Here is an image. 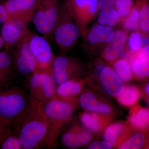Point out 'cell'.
<instances>
[{"instance_id": "cell-1", "label": "cell", "mask_w": 149, "mask_h": 149, "mask_svg": "<svg viewBox=\"0 0 149 149\" xmlns=\"http://www.w3.org/2000/svg\"><path fill=\"white\" fill-rule=\"evenodd\" d=\"M13 125L22 149H36L44 143L48 125L41 102L30 98L27 109Z\"/></svg>"}, {"instance_id": "cell-2", "label": "cell", "mask_w": 149, "mask_h": 149, "mask_svg": "<svg viewBox=\"0 0 149 149\" xmlns=\"http://www.w3.org/2000/svg\"><path fill=\"white\" fill-rule=\"evenodd\" d=\"M48 121V130L44 144L46 148H53L57 143L62 129L71 120L79 106L77 98L68 100L56 95L41 102Z\"/></svg>"}, {"instance_id": "cell-3", "label": "cell", "mask_w": 149, "mask_h": 149, "mask_svg": "<svg viewBox=\"0 0 149 149\" xmlns=\"http://www.w3.org/2000/svg\"><path fill=\"white\" fill-rule=\"evenodd\" d=\"M88 84L91 88L116 98L122 93L125 83L120 79L112 66L101 59H96L88 67Z\"/></svg>"}, {"instance_id": "cell-4", "label": "cell", "mask_w": 149, "mask_h": 149, "mask_svg": "<svg viewBox=\"0 0 149 149\" xmlns=\"http://www.w3.org/2000/svg\"><path fill=\"white\" fill-rule=\"evenodd\" d=\"M29 95L21 88L9 86L0 88V118L13 124L27 109Z\"/></svg>"}, {"instance_id": "cell-5", "label": "cell", "mask_w": 149, "mask_h": 149, "mask_svg": "<svg viewBox=\"0 0 149 149\" xmlns=\"http://www.w3.org/2000/svg\"><path fill=\"white\" fill-rule=\"evenodd\" d=\"M53 34L60 54H65L71 50L80 37V29L65 5L60 6Z\"/></svg>"}, {"instance_id": "cell-6", "label": "cell", "mask_w": 149, "mask_h": 149, "mask_svg": "<svg viewBox=\"0 0 149 149\" xmlns=\"http://www.w3.org/2000/svg\"><path fill=\"white\" fill-rule=\"evenodd\" d=\"M60 6L58 0H40L32 21L39 33L47 39L52 34Z\"/></svg>"}, {"instance_id": "cell-7", "label": "cell", "mask_w": 149, "mask_h": 149, "mask_svg": "<svg viewBox=\"0 0 149 149\" xmlns=\"http://www.w3.org/2000/svg\"><path fill=\"white\" fill-rule=\"evenodd\" d=\"M52 72L57 86L71 78L86 76L87 66L79 59L60 54L54 59Z\"/></svg>"}, {"instance_id": "cell-8", "label": "cell", "mask_w": 149, "mask_h": 149, "mask_svg": "<svg viewBox=\"0 0 149 149\" xmlns=\"http://www.w3.org/2000/svg\"><path fill=\"white\" fill-rule=\"evenodd\" d=\"M29 77L28 88L31 99L42 102L56 95L57 85L51 71L36 69Z\"/></svg>"}, {"instance_id": "cell-9", "label": "cell", "mask_w": 149, "mask_h": 149, "mask_svg": "<svg viewBox=\"0 0 149 149\" xmlns=\"http://www.w3.org/2000/svg\"><path fill=\"white\" fill-rule=\"evenodd\" d=\"M114 32L113 27L107 25L98 24L88 27L80 36L82 47L89 54L93 55L99 53L100 55L113 37Z\"/></svg>"}, {"instance_id": "cell-10", "label": "cell", "mask_w": 149, "mask_h": 149, "mask_svg": "<svg viewBox=\"0 0 149 149\" xmlns=\"http://www.w3.org/2000/svg\"><path fill=\"white\" fill-rule=\"evenodd\" d=\"M99 0H65V5L81 34L99 13Z\"/></svg>"}, {"instance_id": "cell-11", "label": "cell", "mask_w": 149, "mask_h": 149, "mask_svg": "<svg viewBox=\"0 0 149 149\" xmlns=\"http://www.w3.org/2000/svg\"><path fill=\"white\" fill-rule=\"evenodd\" d=\"M31 34L30 32L15 46L11 55L13 69L24 76H30L37 68V62L29 45Z\"/></svg>"}, {"instance_id": "cell-12", "label": "cell", "mask_w": 149, "mask_h": 149, "mask_svg": "<svg viewBox=\"0 0 149 149\" xmlns=\"http://www.w3.org/2000/svg\"><path fill=\"white\" fill-rule=\"evenodd\" d=\"M78 105L84 110L95 112L116 116V107L108 99L91 88H85L77 98Z\"/></svg>"}, {"instance_id": "cell-13", "label": "cell", "mask_w": 149, "mask_h": 149, "mask_svg": "<svg viewBox=\"0 0 149 149\" xmlns=\"http://www.w3.org/2000/svg\"><path fill=\"white\" fill-rule=\"evenodd\" d=\"M29 45L37 62L36 69L52 72L56 56L46 38L32 33L29 38Z\"/></svg>"}, {"instance_id": "cell-14", "label": "cell", "mask_w": 149, "mask_h": 149, "mask_svg": "<svg viewBox=\"0 0 149 149\" xmlns=\"http://www.w3.org/2000/svg\"><path fill=\"white\" fill-rule=\"evenodd\" d=\"M40 0H11L3 3L8 13V19L22 22L26 24L32 21Z\"/></svg>"}, {"instance_id": "cell-15", "label": "cell", "mask_w": 149, "mask_h": 149, "mask_svg": "<svg viewBox=\"0 0 149 149\" xmlns=\"http://www.w3.org/2000/svg\"><path fill=\"white\" fill-rule=\"evenodd\" d=\"M94 134L86 129L80 123L74 122L62 135L63 146L70 148L84 146L91 143Z\"/></svg>"}, {"instance_id": "cell-16", "label": "cell", "mask_w": 149, "mask_h": 149, "mask_svg": "<svg viewBox=\"0 0 149 149\" xmlns=\"http://www.w3.org/2000/svg\"><path fill=\"white\" fill-rule=\"evenodd\" d=\"M30 32L25 23L13 19H7L2 24L1 35L5 49L10 50Z\"/></svg>"}, {"instance_id": "cell-17", "label": "cell", "mask_w": 149, "mask_h": 149, "mask_svg": "<svg viewBox=\"0 0 149 149\" xmlns=\"http://www.w3.org/2000/svg\"><path fill=\"white\" fill-rule=\"evenodd\" d=\"M115 117L113 115L84 110L79 115V120L82 125L91 133L100 135L113 122Z\"/></svg>"}, {"instance_id": "cell-18", "label": "cell", "mask_w": 149, "mask_h": 149, "mask_svg": "<svg viewBox=\"0 0 149 149\" xmlns=\"http://www.w3.org/2000/svg\"><path fill=\"white\" fill-rule=\"evenodd\" d=\"M128 33L124 29L115 30L113 37L100 54L102 59L111 64L119 58L127 45Z\"/></svg>"}, {"instance_id": "cell-19", "label": "cell", "mask_w": 149, "mask_h": 149, "mask_svg": "<svg viewBox=\"0 0 149 149\" xmlns=\"http://www.w3.org/2000/svg\"><path fill=\"white\" fill-rule=\"evenodd\" d=\"M135 130L128 121H117L111 123L102 134L104 140L117 148Z\"/></svg>"}, {"instance_id": "cell-20", "label": "cell", "mask_w": 149, "mask_h": 149, "mask_svg": "<svg viewBox=\"0 0 149 149\" xmlns=\"http://www.w3.org/2000/svg\"><path fill=\"white\" fill-rule=\"evenodd\" d=\"M88 76L74 77L64 81L57 86L56 95L62 98H77L88 84Z\"/></svg>"}, {"instance_id": "cell-21", "label": "cell", "mask_w": 149, "mask_h": 149, "mask_svg": "<svg viewBox=\"0 0 149 149\" xmlns=\"http://www.w3.org/2000/svg\"><path fill=\"white\" fill-rule=\"evenodd\" d=\"M127 121L135 130L147 132L149 128V107L137 104L130 109Z\"/></svg>"}, {"instance_id": "cell-22", "label": "cell", "mask_w": 149, "mask_h": 149, "mask_svg": "<svg viewBox=\"0 0 149 149\" xmlns=\"http://www.w3.org/2000/svg\"><path fill=\"white\" fill-rule=\"evenodd\" d=\"M142 97V90L139 86L128 84L125 85L122 93L116 99L120 105L130 109L138 104Z\"/></svg>"}, {"instance_id": "cell-23", "label": "cell", "mask_w": 149, "mask_h": 149, "mask_svg": "<svg viewBox=\"0 0 149 149\" xmlns=\"http://www.w3.org/2000/svg\"><path fill=\"white\" fill-rule=\"evenodd\" d=\"M10 51H0V88L9 86L12 80L13 67Z\"/></svg>"}, {"instance_id": "cell-24", "label": "cell", "mask_w": 149, "mask_h": 149, "mask_svg": "<svg viewBox=\"0 0 149 149\" xmlns=\"http://www.w3.org/2000/svg\"><path fill=\"white\" fill-rule=\"evenodd\" d=\"M133 72V80L145 81L149 80V63L141 61L136 55L132 53L128 57Z\"/></svg>"}, {"instance_id": "cell-25", "label": "cell", "mask_w": 149, "mask_h": 149, "mask_svg": "<svg viewBox=\"0 0 149 149\" xmlns=\"http://www.w3.org/2000/svg\"><path fill=\"white\" fill-rule=\"evenodd\" d=\"M147 141V132L136 130L116 149H145Z\"/></svg>"}, {"instance_id": "cell-26", "label": "cell", "mask_w": 149, "mask_h": 149, "mask_svg": "<svg viewBox=\"0 0 149 149\" xmlns=\"http://www.w3.org/2000/svg\"><path fill=\"white\" fill-rule=\"evenodd\" d=\"M111 64L118 76L124 83H128L133 80L131 65L128 58H119Z\"/></svg>"}, {"instance_id": "cell-27", "label": "cell", "mask_w": 149, "mask_h": 149, "mask_svg": "<svg viewBox=\"0 0 149 149\" xmlns=\"http://www.w3.org/2000/svg\"><path fill=\"white\" fill-rule=\"evenodd\" d=\"M121 22L123 29L128 32L140 30L139 10L135 3L130 13Z\"/></svg>"}, {"instance_id": "cell-28", "label": "cell", "mask_w": 149, "mask_h": 149, "mask_svg": "<svg viewBox=\"0 0 149 149\" xmlns=\"http://www.w3.org/2000/svg\"><path fill=\"white\" fill-rule=\"evenodd\" d=\"M143 47L141 32L133 31L128 36L126 47L132 53L137 52Z\"/></svg>"}, {"instance_id": "cell-29", "label": "cell", "mask_w": 149, "mask_h": 149, "mask_svg": "<svg viewBox=\"0 0 149 149\" xmlns=\"http://www.w3.org/2000/svg\"><path fill=\"white\" fill-rule=\"evenodd\" d=\"M135 3L133 0H114V8L120 17V22L130 13Z\"/></svg>"}, {"instance_id": "cell-30", "label": "cell", "mask_w": 149, "mask_h": 149, "mask_svg": "<svg viewBox=\"0 0 149 149\" xmlns=\"http://www.w3.org/2000/svg\"><path fill=\"white\" fill-rule=\"evenodd\" d=\"M1 149H23L20 140L17 134L13 132L6 137L1 144Z\"/></svg>"}, {"instance_id": "cell-31", "label": "cell", "mask_w": 149, "mask_h": 149, "mask_svg": "<svg viewBox=\"0 0 149 149\" xmlns=\"http://www.w3.org/2000/svg\"><path fill=\"white\" fill-rule=\"evenodd\" d=\"M12 125L10 123L0 118V146L6 137L12 133Z\"/></svg>"}, {"instance_id": "cell-32", "label": "cell", "mask_w": 149, "mask_h": 149, "mask_svg": "<svg viewBox=\"0 0 149 149\" xmlns=\"http://www.w3.org/2000/svg\"><path fill=\"white\" fill-rule=\"evenodd\" d=\"M87 148L89 149H110L113 148L111 144L107 141H95L88 145Z\"/></svg>"}, {"instance_id": "cell-33", "label": "cell", "mask_w": 149, "mask_h": 149, "mask_svg": "<svg viewBox=\"0 0 149 149\" xmlns=\"http://www.w3.org/2000/svg\"><path fill=\"white\" fill-rule=\"evenodd\" d=\"M120 22V17L117 10L113 8L109 10V17L107 26L113 27Z\"/></svg>"}, {"instance_id": "cell-34", "label": "cell", "mask_w": 149, "mask_h": 149, "mask_svg": "<svg viewBox=\"0 0 149 149\" xmlns=\"http://www.w3.org/2000/svg\"><path fill=\"white\" fill-rule=\"evenodd\" d=\"M136 55L141 61L149 63V45L142 47L136 52Z\"/></svg>"}, {"instance_id": "cell-35", "label": "cell", "mask_w": 149, "mask_h": 149, "mask_svg": "<svg viewBox=\"0 0 149 149\" xmlns=\"http://www.w3.org/2000/svg\"><path fill=\"white\" fill-rule=\"evenodd\" d=\"M97 16L99 24L107 25L109 17V10H100Z\"/></svg>"}, {"instance_id": "cell-36", "label": "cell", "mask_w": 149, "mask_h": 149, "mask_svg": "<svg viewBox=\"0 0 149 149\" xmlns=\"http://www.w3.org/2000/svg\"><path fill=\"white\" fill-rule=\"evenodd\" d=\"M98 8L100 10H110L114 8V0H99Z\"/></svg>"}, {"instance_id": "cell-37", "label": "cell", "mask_w": 149, "mask_h": 149, "mask_svg": "<svg viewBox=\"0 0 149 149\" xmlns=\"http://www.w3.org/2000/svg\"><path fill=\"white\" fill-rule=\"evenodd\" d=\"M8 13L3 4L0 3V24H2L8 18Z\"/></svg>"}, {"instance_id": "cell-38", "label": "cell", "mask_w": 149, "mask_h": 149, "mask_svg": "<svg viewBox=\"0 0 149 149\" xmlns=\"http://www.w3.org/2000/svg\"><path fill=\"white\" fill-rule=\"evenodd\" d=\"M139 27L141 32L149 34V18L140 20Z\"/></svg>"}, {"instance_id": "cell-39", "label": "cell", "mask_w": 149, "mask_h": 149, "mask_svg": "<svg viewBox=\"0 0 149 149\" xmlns=\"http://www.w3.org/2000/svg\"><path fill=\"white\" fill-rule=\"evenodd\" d=\"M143 47L149 45V34L141 32Z\"/></svg>"}, {"instance_id": "cell-40", "label": "cell", "mask_w": 149, "mask_h": 149, "mask_svg": "<svg viewBox=\"0 0 149 149\" xmlns=\"http://www.w3.org/2000/svg\"><path fill=\"white\" fill-rule=\"evenodd\" d=\"M141 90H142V96H149V82L145 83L143 88L141 89Z\"/></svg>"}, {"instance_id": "cell-41", "label": "cell", "mask_w": 149, "mask_h": 149, "mask_svg": "<svg viewBox=\"0 0 149 149\" xmlns=\"http://www.w3.org/2000/svg\"><path fill=\"white\" fill-rule=\"evenodd\" d=\"M147 143L146 147H145V149H149V128L147 132Z\"/></svg>"}, {"instance_id": "cell-42", "label": "cell", "mask_w": 149, "mask_h": 149, "mask_svg": "<svg viewBox=\"0 0 149 149\" xmlns=\"http://www.w3.org/2000/svg\"><path fill=\"white\" fill-rule=\"evenodd\" d=\"M5 45L1 36L0 35V51L4 47Z\"/></svg>"}, {"instance_id": "cell-43", "label": "cell", "mask_w": 149, "mask_h": 149, "mask_svg": "<svg viewBox=\"0 0 149 149\" xmlns=\"http://www.w3.org/2000/svg\"><path fill=\"white\" fill-rule=\"evenodd\" d=\"M142 98H143L144 100L149 107V96H142Z\"/></svg>"}, {"instance_id": "cell-44", "label": "cell", "mask_w": 149, "mask_h": 149, "mask_svg": "<svg viewBox=\"0 0 149 149\" xmlns=\"http://www.w3.org/2000/svg\"><path fill=\"white\" fill-rule=\"evenodd\" d=\"M5 1V2H6L8 1H11V0H4Z\"/></svg>"}]
</instances>
